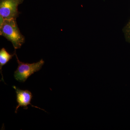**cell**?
<instances>
[{
    "label": "cell",
    "instance_id": "3957f363",
    "mask_svg": "<svg viewBox=\"0 0 130 130\" xmlns=\"http://www.w3.org/2000/svg\"><path fill=\"white\" fill-rule=\"evenodd\" d=\"M24 1L0 0V16L4 19H16L20 13L18 7Z\"/></svg>",
    "mask_w": 130,
    "mask_h": 130
},
{
    "label": "cell",
    "instance_id": "277c9868",
    "mask_svg": "<svg viewBox=\"0 0 130 130\" xmlns=\"http://www.w3.org/2000/svg\"><path fill=\"white\" fill-rule=\"evenodd\" d=\"M13 88L15 89L16 94V101L18 103L15 110V113H17V111L19 107H23L24 109H28V105H31V106L37 108H39L41 110L44 109H41L40 108L35 106L31 105V101L32 99V95L31 92L28 90H22L17 88L16 86H12Z\"/></svg>",
    "mask_w": 130,
    "mask_h": 130
},
{
    "label": "cell",
    "instance_id": "8992f818",
    "mask_svg": "<svg viewBox=\"0 0 130 130\" xmlns=\"http://www.w3.org/2000/svg\"><path fill=\"white\" fill-rule=\"evenodd\" d=\"M124 32L126 38L130 42V20L125 28Z\"/></svg>",
    "mask_w": 130,
    "mask_h": 130
},
{
    "label": "cell",
    "instance_id": "7a4b0ae2",
    "mask_svg": "<svg viewBox=\"0 0 130 130\" xmlns=\"http://www.w3.org/2000/svg\"><path fill=\"white\" fill-rule=\"evenodd\" d=\"M15 55L18 66L14 72V77L17 81L21 83L25 82L31 75L40 71L44 63L42 59L37 63L32 64L23 63L19 60L16 53Z\"/></svg>",
    "mask_w": 130,
    "mask_h": 130
},
{
    "label": "cell",
    "instance_id": "6da1fadb",
    "mask_svg": "<svg viewBox=\"0 0 130 130\" xmlns=\"http://www.w3.org/2000/svg\"><path fill=\"white\" fill-rule=\"evenodd\" d=\"M0 34L12 43L15 50L20 48L25 37L20 32L16 19H4L1 16Z\"/></svg>",
    "mask_w": 130,
    "mask_h": 130
},
{
    "label": "cell",
    "instance_id": "5b68a950",
    "mask_svg": "<svg viewBox=\"0 0 130 130\" xmlns=\"http://www.w3.org/2000/svg\"><path fill=\"white\" fill-rule=\"evenodd\" d=\"M16 51H15L13 54L9 53L6 50V49L3 48L0 50V70L1 72L2 75V80L4 82L3 79V76L2 72V67L4 65L6 64L15 55Z\"/></svg>",
    "mask_w": 130,
    "mask_h": 130
}]
</instances>
